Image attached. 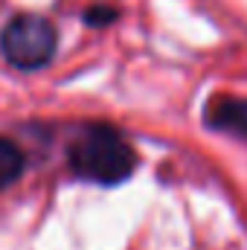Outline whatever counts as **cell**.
Returning <instances> with one entry per match:
<instances>
[{
  "instance_id": "cell-4",
  "label": "cell",
  "mask_w": 247,
  "mask_h": 250,
  "mask_svg": "<svg viewBox=\"0 0 247 250\" xmlns=\"http://www.w3.org/2000/svg\"><path fill=\"white\" fill-rule=\"evenodd\" d=\"M23 151L18 148V143L0 137V189L12 187L21 175H23Z\"/></svg>"
},
{
  "instance_id": "cell-5",
  "label": "cell",
  "mask_w": 247,
  "mask_h": 250,
  "mask_svg": "<svg viewBox=\"0 0 247 250\" xmlns=\"http://www.w3.org/2000/svg\"><path fill=\"white\" fill-rule=\"evenodd\" d=\"M120 18V9H114V6H90L84 15H82V21L87 23V26H108V23H114Z\"/></svg>"
},
{
  "instance_id": "cell-1",
  "label": "cell",
  "mask_w": 247,
  "mask_h": 250,
  "mask_svg": "<svg viewBox=\"0 0 247 250\" xmlns=\"http://www.w3.org/2000/svg\"><path fill=\"white\" fill-rule=\"evenodd\" d=\"M67 163L76 178L117 187L134 175L137 154L120 131L108 125H87L67 148Z\"/></svg>"
},
{
  "instance_id": "cell-2",
  "label": "cell",
  "mask_w": 247,
  "mask_h": 250,
  "mask_svg": "<svg viewBox=\"0 0 247 250\" xmlns=\"http://www.w3.org/2000/svg\"><path fill=\"white\" fill-rule=\"evenodd\" d=\"M59 50V32L44 15H15L0 32V53L18 70H41Z\"/></svg>"
},
{
  "instance_id": "cell-3",
  "label": "cell",
  "mask_w": 247,
  "mask_h": 250,
  "mask_svg": "<svg viewBox=\"0 0 247 250\" xmlns=\"http://www.w3.org/2000/svg\"><path fill=\"white\" fill-rule=\"evenodd\" d=\"M204 123L212 131L236 134L247 140V99L242 96H212L204 108Z\"/></svg>"
}]
</instances>
